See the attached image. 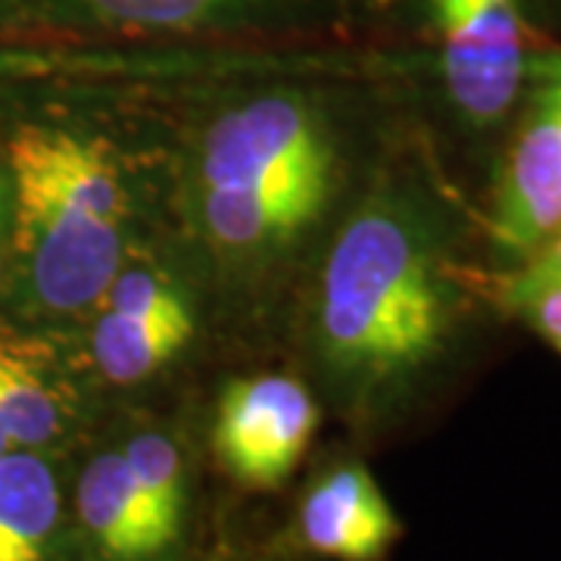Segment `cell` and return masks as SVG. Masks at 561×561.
Instances as JSON below:
<instances>
[{
	"mask_svg": "<svg viewBox=\"0 0 561 561\" xmlns=\"http://www.w3.org/2000/svg\"><path fill=\"white\" fill-rule=\"evenodd\" d=\"M456 300L415 206L378 194L341 228L321 265L316 343L353 390L400 383L443 353Z\"/></svg>",
	"mask_w": 561,
	"mask_h": 561,
	"instance_id": "obj_1",
	"label": "cell"
},
{
	"mask_svg": "<svg viewBox=\"0 0 561 561\" xmlns=\"http://www.w3.org/2000/svg\"><path fill=\"white\" fill-rule=\"evenodd\" d=\"M16 253L35 300L50 312L101 302L125 265L128 194L98 140L28 125L7 144Z\"/></svg>",
	"mask_w": 561,
	"mask_h": 561,
	"instance_id": "obj_2",
	"label": "cell"
},
{
	"mask_svg": "<svg viewBox=\"0 0 561 561\" xmlns=\"http://www.w3.org/2000/svg\"><path fill=\"white\" fill-rule=\"evenodd\" d=\"M201 187L275 191L328 201L334 147L328 122L294 91H272L225 110L197 153Z\"/></svg>",
	"mask_w": 561,
	"mask_h": 561,
	"instance_id": "obj_3",
	"label": "cell"
},
{
	"mask_svg": "<svg viewBox=\"0 0 561 561\" xmlns=\"http://www.w3.org/2000/svg\"><path fill=\"white\" fill-rule=\"evenodd\" d=\"M522 116L493 197V241L527 260L561 231V50L530 57Z\"/></svg>",
	"mask_w": 561,
	"mask_h": 561,
	"instance_id": "obj_4",
	"label": "cell"
},
{
	"mask_svg": "<svg viewBox=\"0 0 561 561\" xmlns=\"http://www.w3.org/2000/svg\"><path fill=\"white\" fill-rule=\"evenodd\" d=\"M446 98L474 128L500 125L522 101L530 44L522 0H431Z\"/></svg>",
	"mask_w": 561,
	"mask_h": 561,
	"instance_id": "obj_5",
	"label": "cell"
},
{
	"mask_svg": "<svg viewBox=\"0 0 561 561\" xmlns=\"http://www.w3.org/2000/svg\"><path fill=\"white\" fill-rule=\"evenodd\" d=\"M319 409L287 375H253L225 387L216 412V453L247 486L272 490L290 478L316 434Z\"/></svg>",
	"mask_w": 561,
	"mask_h": 561,
	"instance_id": "obj_6",
	"label": "cell"
},
{
	"mask_svg": "<svg viewBox=\"0 0 561 561\" xmlns=\"http://www.w3.org/2000/svg\"><path fill=\"white\" fill-rule=\"evenodd\" d=\"M101 302L91 356L106 381L138 383L157 375L194 334L191 306L157 268L122 265Z\"/></svg>",
	"mask_w": 561,
	"mask_h": 561,
	"instance_id": "obj_7",
	"label": "cell"
},
{
	"mask_svg": "<svg viewBox=\"0 0 561 561\" xmlns=\"http://www.w3.org/2000/svg\"><path fill=\"white\" fill-rule=\"evenodd\" d=\"M400 522L365 465H341L302 496L300 534L312 552L334 561H381Z\"/></svg>",
	"mask_w": 561,
	"mask_h": 561,
	"instance_id": "obj_8",
	"label": "cell"
},
{
	"mask_svg": "<svg viewBox=\"0 0 561 561\" xmlns=\"http://www.w3.org/2000/svg\"><path fill=\"white\" fill-rule=\"evenodd\" d=\"M321 201L275 191L201 187V221L225 256H265L290 243L321 213Z\"/></svg>",
	"mask_w": 561,
	"mask_h": 561,
	"instance_id": "obj_9",
	"label": "cell"
},
{
	"mask_svg": "<svg viewBox=\"0 0 561 561\" xmlns=\"http://www.w3.org/2000/svg\"><path fill=\"white\" fill-rule=\"evenodd\" d=\"M76 505L88 537L103 559L153 561L162 556L122 449H106L91 459L81 474Z\"/></svg>",
	"mask_w": 561,
	"mask_h": 561,
	"instance_id": "obj_10",
	"label": "cell"
},
{
	"mask_svg": "<svg viewBox=\"0 0 561 561\" xmlns=\"http://www.w3.org/2000/svg\"><path fill=\"white\" fill-rule=\"evenodd\" d=\"M60 524V483L35 449L0 456V561H47Z\"/></svg>",
	"mask_w": 561,
	"mask_h": 561,
	"instance_id": "obj_11",
	"label": "cell"
},
{
	"mask_svg": "<svg viewBox=\"0 0 561 561\" xmlns=\"http://www.w3.org/2000/svg\"><path fill=\"white\" fill-rule=\"evenodd\" d=\"M69 419V400L57 378L22 343L0 341V424L16 449L54 443Z\"/></svg>",
	"mask_w": 561,
	"mask_h": 561,
	"instance_id": "obj_12",
	"label": "cell"
},
{
	"mask_svg": "<svg viewBox=\"0 0 561 561\" xmlns=\"http://www.w3.org/2000/svg\"><path fill=\"white\" fill-rule=\"evenodd\" d=\"M106 25L138 32H201L253 20L278 0H79Z\"/></svg>",
	"mask_w": 561,
	"mask_h": 561,
	"instance_id": "obj_13",
	"label": "cell"
},
{
	"mask_svg": "<svg viewBox=\"0 0 561 561\" xmlns=\"http://www.w3.org/2000/svg\"><path fill=\"white\" fill-rule=\"evenodd\" d=\"M122 456L131 468L144 512L165 552L179 540L184 518V461L179 446L160 431H147L125 443Z\"/></svg>",
	"mask_w": 561,
	"mask_h": 561,
	"instance_id": "obj_14",
	"label": "cell"
},
{
	"mask_svg": "<svg viewBox=\"0 0 561 561\" xmlns=\"http://www.w3.org/2000/svg\"><path fill=\"white\" fill-rule=\"evenodd\" d=\"M502 302L561 353V278H524L515 272L502 287Z\"/></svg>",
	"mask_w": 561,
	"mask_h": 561,
	"instance_id": "obj_15",
	"label": "cell"
},
{
	"mask_svg": "<svg viewBox=\"0 0 561 561\" xmlns=\"http://www.w3.org/2000/svg\"><path fill=\"white\" fill-rule=\"evenodd\" d=\"M518 275H524V278H561V231L524 260Z\"/></svg>",
	"mask_w": 561,
	"mask_h": 561,
	"instance_id": "obj_16",
	"label": "cell"
},
{
	"mask_svg": "<svg viewBox=\"0 0 561 561\" xmlns=\"http://www.w3.org/2000/svg\"><path fill=\"white\" fill-rule=\"evenodd\" d=\"M28 57H20V54H0V72L7 69H20V66H28Z\"/></svg>",
	"mask_w": 561,
	"mask_h": 561,
	"instance_id": "obj_17",
	"label": "cell"
},
{
	"mask_svg": "<svg viewBox=\"0 0 561 561\" xmlns=\"http://www.w3.org/2000/svg\"><path fill=\"white\" fill-rule=\"evenodd\" d=\"M16 446H13V440H10V434L3 431V424H0V456H7V453H13Z\"/></svg>",
	"mask_w": 561,
	"mask_h": 561,
	"instance_id": "obj_18",
	"label": "cell"
}]
</instances>
